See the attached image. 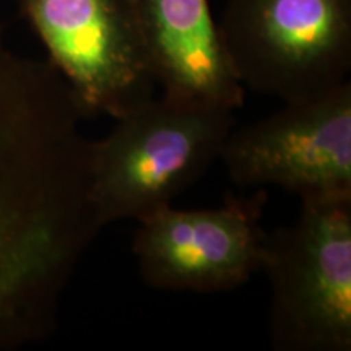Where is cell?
I'll return each mask as SVG.
<instances>
[{
    "instance_id": "cell-1",
    "label": "cell",
    "mask_w": 351,
    "mask_h": 351,
    "mask_svg": "<svg viewBox=\"0 0 351 351\" xmlns=\"http://www.w3.org/2000/svg\"><path fill=\"white\" fill-rule=\"evenodd\" d=\"M85 117L49 60L16 52L0 23V351L54 330L65 288L103 230Z\"/></svg>"
},
{
    "instance_id": "cell-2",
    "label": "cell",
    "mask_w": 351,
    "mask_h": 351,
    "mask_svg": "<svg viewBox=\"0 0 351 351\" xmlns=\"http://www.w3.org/2000/svg\"><path fill=\"white\" fill-rule=\"evenodd\" d=\"M114 121L91 156L90 194L103 228L173 205L219 160L236 117L234 109L163 95Z\"/></svg>"
},
{
    "instance_id": "cell-3",
    "label": "cell",
    "mask_w": 351,
    "mask_h": 351,
    "mask_svg": "<svg viewBox=\"0 0 351 351\" xmlns=\"http://www.w3.org/2000/svg\"><path fill=\"white\" fill-rule=\"evenodd\" d=\"M269 332L278 351L351 350V195L301 200L267 232Z\"/></svg>"
},
{
    "instance_id": "cell-4",
    "label": "cell",
    "mask_w": 351,
    "mask_h": 351,
    "mask_svg": "<svg viewBox=\"0 0 351 351\" xmlns=\"http://www.w3.org/2000/svg\"><path fill=\"white\" fill-rule=\"evenodd\" d=\"M243 88L296 103L351 72V0H228L218 21Z\"/></svg>"
},
{
    "instance_id": "cell-5",
    "label": "cell",
    "mask_w": 351,
    "mask_h": 351,
    "mask_svg": "<svg viewBox=\"0 0 351 351\" xmlns=\"http://www.w3.org/2000/svg\"><path fill=\"white\" fill-rule=\"evenodd\" d=\"M86 117L125 116L155 98L132 0H13Z\"/></svg>"
},
{
    "instance_id": "cell-6",
    "label": "cell",
    "mask_w": 351,
    "mask_h": 351,
    "mask_svg": "<svg viewBox=\"0 0 351 351\" xmlns=\"http://www.w3.org/2000/svg\"><path fill=\"white\" fill-rule=\"evenodd\" d=\"M219 160L241 189L280 187L301 200L351 195V82L232 129Z\"/></svg>"
},
{
    "instance_id": "cell-7",
    "label": "cell",
    "mask_w": 351,
    "mask_h": 351,
    "mask_svg": "<svg viewBox=\"0 0 351 351\" xmlns=\"http://www.w3.org/2000/svg\"><path fill=\"white\" fill-rule=\"evenodd\" d=\"M267 192L228 197L218 208L163 207L138 221L132 243L140 276L168 291L221 293L243 287L262 271Z\"/></svg>"
},
{
    "instance_id": "cell-8",
    "label": "cell",
    "mask_w": 351,
    "mask_h": 351,
    "mask_svg": "<svg viewBox=\"0 0 351 351\" xmlns=\"http://www.w3.org/2000/svg\"><path fill=\"white\" fill-rule=\"evenodd\" d=\"M153 75L163 95L239 109L232 72L208 0H132Z\"/></svg>"
}]
</instances>
